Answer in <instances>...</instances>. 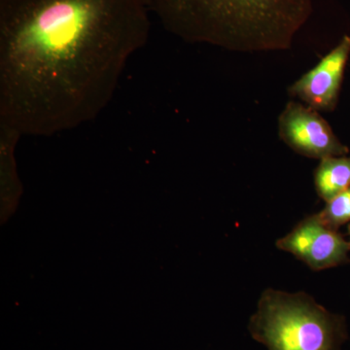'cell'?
<instances>
[{"mask_svg": "<svg viewBox=\"0 0 350 350\" xmlns=\"http://www.w3.org/2000/svg\"><path fill=\"white\" fill-rule=\"evenodd\" d=\"M278 135L292 150L306 158L321 161L349 153V147L319 111L297 101L288 103L280 113Z\"/></svg>", "mask_w": 350, "mask_h": 350, "instance_id": "obj_4", "label": "cell"}, {"mask_svg": "<svg viewBox=\"0 0 350 350\" xmlns=\"http://www.w3.org/2000/svg\"><path fill=\"white\" fill-rule=\"evenodd\" d=\"M276 247L293 255L314 271L350 264V243L320 220L317 213L300 221Z\"/></svg>", "mask_w": 350, "mask_h": 350, "instance_id": "obj_5", "label": "cell"}, {"mask_svg": "<svg viewBox=\"0 0 350 350\" xmlns=\"http://www.w3.org/2000/svg\"><path fill=\"white\" fill-rule=\"evenodd\" d=\"M248 331L268 350H342L349 340L344 315L329 312L305 292L273 288L262 292Z\"/></svg>", "mask_w": 350, "mask_h": 350, "instance_id": "obj_3", "label": "cell"}, {"mask_svg": "<svg viewBox=\"0 0 350 350\" xmlns=\"http://www.w3.org/2000/svg\"><path fill=\"white\" fill-rule=\"evenodd\" d=\"M317 195L328 202L350 188V157H329L320 161L314 170Z\"/></svg>", "mask_w": 350, "mask_h": 350, "instance_id": "obj_7", "label": "cell"}, {"mask_svg": "<svg viewBox=\"0 0 350 350\" xmlns=\"http://www.w3.org/2000/svg\"><path fill=\"white\" fill-rule=\"evenodd\" d=\"M167 31L232 52L286 51L310 19L312 0H147Z\"/></svg>", "mask_w": 350, "mask_h": 350, "instance_id": "obj_2", "label": "cell"}, {"mask_svg": "<svg viewBox=\"0 0 350 350\" xmlns=\"http://www.w3.org/2000/svg\"><path fill=\"white\" fill-rule=\"evenodd\" d=\"M147 0H0V125L48 137L98 118L150 34Z\"/></svg>", "mask_w": 350, "mask_h": 350, "instance_id": "obj_1", "label": "cell"}, {"mask_svg": "<svg viewBox=\"0 0 350 350\" xmlns=\"http://www.w3.org/2000/svg\"><path fill=\"white\" fill-rule=\"evenodd\" d=\"M349 243H350V224L349 226Z\"/></svg>", "mask_w": 350, "mask_h": 350, "instance_id": "obj_9", "label": "cell"}, {"mask_svg": "<svg viewBox=\"0 0 350 350\" xmlns=\"http://www.w3.org/2000/svg\"><path fill=\"white\" fill-rule=\"evenodd\" d=\"M349 57L350 36H345L317 66L289 87L288 93L317 111H334Z\"/></svg>", "mask_w": 350, "mask_h": 350, "instance_id": "obj_6", "label": "cell"}, {"mask_svg": "<svg viewBox=\"0 0 350 350\" xmlns=\"http://www.w3.org/2000/svg\"><path fill=\"white\" fill-rule=\"evenodd\" d=\"M320 220L331 229L338 231L350 222V188L326 202V206L317 213Z\"/></svg>", "mask_w": 350, "mask_h": 350, "instance_id": "obj_8", "label": "cell"}]
</instances>
